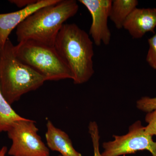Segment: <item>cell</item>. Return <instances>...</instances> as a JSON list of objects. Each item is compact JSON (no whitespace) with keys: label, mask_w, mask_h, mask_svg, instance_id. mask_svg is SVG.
Segmentation results:
<instances>
[{"label":"cell","mask_w":156,"mask_h":156,"mask_svg":"<svg viewBox=\"0 0 156 156\" xmlns=\"http://www.w3.org/2000/svg\"><path fill=\"white\" fill-rule=\"evenodd\" d=\"M79 8L75 0H58L37 10L17 27V41H32L54 47L65 22L77 14Z\"/></svg>","instance_id":"6da1fadb"},{"label":"cell","mask_w":156,"mask_h":156,"mask_svg":"<svg viewBox=\"0 0 156 156\" xmlns=\"http://www.w3.org/2000/svg\"><path fill=\"white\" fill-rule=\"evenodd\" d=\"M67 65L76 84L87 83L94 73L93 42L89 35L75 23H65L54 44Z\"/></svg>","instance_id":"7a4b0ae2"},{"label":"cell","mask_w":156,"mask_h":156,"mask_svg":"<svg viewBox=\"0 0 156 156\" xmlns=\"http://www.w3.org/2000/svg\"><path fill=\"white\" fill-rule=\"evenodd\" d=\"M14 46L9 39L0 49V89L10 105L46 82L41 75L17 58Z\"/></svg>","instance_id":"3957f363"},{"label":"cell","mask_w":156,"mask_h":156,"mask_svg":"<svg viewBox=\"0 0 156 156\" xmlns=\"http://www.w3.org/2000/svg\"><path fill=\"white\" fill-rule=\"evenodd\" d=\"M14 51L20 61L40 74L46 81L73 79L72 73L54 46L27 41L14 46Z\"/></svg>","instance_id":"277c9868"},{"label":"cell","mask_w":156,"mask_h":156,"mask_svg":"<svg viewBox=\"0 0 156 156\" xmlns=\"http://www.w3.org/2000/svg\"><path fill=\"white\" fill-rule=\"evenodd\" d=\"M33 120L23 118L12 124L7 133L12 144L8 154L11 156H50L38 132Z\"/></svg>","instance_id":"5b68a950"},{"label":"cell","mask_w":156,"mask_h":156,"mask_svg":"<svg viewBox=\"0 0 156 156\" xmlns=\"http://www.w3.org/2000/svg\"><path fill=\"white\" fill-rule=\"evenodd\" d=\"M152 136L146 133L145 127L138 120L129 127L127 134L121 136L114 135L113 140L103 143L101 155L120 156L147 150L152 156H156V142Z\"/></svg>","instance_id":"8992f818"},{"label":"cell","mask_w":156,"mask_h":156,"mask_svg":"<svg viewBox=\"0 0 156 156\" xmlns=\"http://www.w3.org/2000/svg\"><path fill=\"white\" fill-rule=\"evenodd\" d=\"M87 8L92 16V22L89 35L96 46L109 44L111 33L108 28V19L112 1V0H80Z\"/></svg>","instance_id":"52a82bcc"},{"label":"cell","mask_w":156,"mask_h":156,"mask_svg":"<svg viewBox=\"0 0 156 156\" xmlns=\"http://www.w3.org/2000/svg\"><path fill=\"white\" fill-rule=\"evenodd\" d=\"M58 0H38L37 2L15 12L0 14V49L12 31L37 10L57 2Z\"/></svg>","instance_id":"ba28073f"},{"label":"cell","mask_w":156,"mask_h":156,"mask_svg":"<svg viewBox=\"0 0 156 156\" xmlns=\"http://www.w3.org/2000/svg\"><path fill=\"white\" fill-rule=\"evenodd\" d=\"M156 9H134L126 20L123 28L134 39H140L149 32L154 33Z\"/></svg>","instance_id":"9c48e42d"},{"label":"cell","mask_w":156,"mask_h":156,"mask_svg":"<svg viewBox=\"0 0 156 156\" xmlns=\"http://www.w3.org/2000/svg\"><path fill=\"white\" fill-rule=\"evenodd\" d=\"M46 126L45 138L49 149L58 152L61 156H82L73 146L67 133L55 127L50 120L47 121Z\"/></svg>","instance_id":"30bf717a"},{"label":"cell","mask_w":156,"mask_h":156,"mask_svg":"<svg viewBox=\"0 0 156 156\" xmlns=\"http://www.w3.org/2000/svg\"><path fill=\"white\" fill-rule=\"evenodd\" d=\"M138 2L136 0L112 1L109 19L118 29L123 28L124 23L128 16L136 8Z\"/></svg>","instance_id":"8fae6325"},{"label":"cell","mask_w":156,"mask_h":156,"mask_svg":"<svg viewBox=\"0 0 156 156\" xmlns=\"http://www.w3.org/2000/svg\"><path fill=\"white\" fill-rule=\"evenodd\" d=\"M23 118L11 108L0 89V132H7L13 123Z\"/></svg>","instance_id":"7c38bea8"},{"label":"cell","mask_w":156,"mask_h":156,"mask_svg":"<svg viewBox=\"0 0 156 156\" xmlns=\"http://www.w3.org/2000/svg\"><path fill=\"white\" fill-rule=\"evenodd\" d=\"M89 132L91 136L94 150V156H102L99 151V129L97 123L95 122H91L89 124Z\"/></svg>","instance_id":"4fadbf2b"},{"label":"cell","mask_w":156,"mask_h":156,"mask_svg":"<svg viewBox=\"0 0 156 156\" xmlns=\"http://www.w3.org/2000/svg\"><path fill=\"white\" fill-rule=\"evenodd\" d=\"M149 49L146 56V61L152 68L156 70V33L148 39Z\"/></svg>","instance_id":"5bb4252c"},{"label":"cell","mask_w":156,"mask_h":156,"mask_svg":"<svg viewBox=\"0 0 156 156\" xmlns=\"http://www.w3.org/2000/svg\"><path fill=\"white\" fill-rule=\"evenodd\" d=\"M136 106L140 110L150 112L156 109V97L144 96L136 101Z\"/></svg>","instance_id":"9a60e30c"},{"label":"cell","mask_w":156,"mask_h":156,"mask_svg":"<svg viewBox=\"0 0 156 156\" xmlns=\"http://www.w3.org/2000/svg\"><path fill=\"white\" fill-rule=\"evenodd\" d=\"M145 120L148 124L145 127L146 133L152 136H156V109L147 113Z\"/></svg>","instance_id":"2e32d148"},{"label":"cell","mask_w":156,"mask_h":156,"mask_svg":"<svg viewBox=\"0 0 156 156\" xmlns=\"http://www.w3.org/2000/svg\"><path fill=\"white\" fill-rule=\"evenodd\" d=\"M37 1L36 0H11L9 1L10 2L15 4L17 7L20 8H25L27 6L33 5Z\"/></svg>","instance_id":"e0dca14e"},{"label":"cell","mask_w":156,"mask_h":156,"mask_svg":"<svg viewBox=\"0 0 156 156\" xmlns=\"http://www.w3.org/2000/svg\"><path fill=\"white\" fill-rule=\"evenodd\" d=\"M8 152V148L7 147L4 146L1 148L0 152V156H5Z\"/></svg>","instance_id":"ac0fdd59"},{"label":"cell","mask_w":156,"mask_h":156,"mask_svg":"<svg viewBox=\"0 0 156 156\" xmlns=\"http://www.w3.org/2000/svg\"><path fill=\"white\" fill-rule=\"evenodd\" d=\"M58 156H61L60 155H58Z\"/></svg>","instance_id":"d6986e66"},{"label":"cell","mask_w":156,"mask_h":156,"mask_svg":"<svg viewBox=\"0 0 156 156\" xmlns=\"http://www.w3.org/2000/svg\"><path fill=\"white\" fill-rule=\"evenodd\" d=\"M1 149H0V152H1Z\"/></svg>","instance_id":"ffe728a7"}]
</instances>
